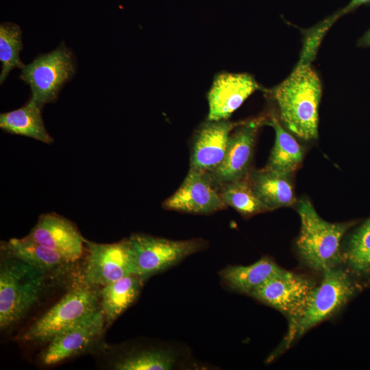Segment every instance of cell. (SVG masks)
Here are the masks:
<instances>
[{"label":"cell","instance_id":"6da1fadb","mask_svg":"<svg viewBox=\"0 0 370 370\" xmlns=\"http://www.w3.org/2000/svg\"><path fill=\"white\" fill-rule=\"evenodd\" d=\"M271 92L282 125L301 140H316L321 86L311 62L299 59L289 76Z\"/></svg>","mask_w":370,"mask_h":370},{"label":"cell","instance_id":"7a4b0ae2","mask_svg":"<svg viewBox=\"0 0 370 370\" xmlns=\"http://www.w3.org/2000/svg\"><path fill=\"white\" fill-rule=\"evenodd\" d=\"M297 207L301 227L296 248L301 260L312 270L320 272L338 266L343 260L341 240L354 223L325 221L305 197Z\"/></svg>","mask_w":370,"mask_h":370},{"label":"cell","instance_id":"3957f363","mask_svg":"<svg viewBox=\"0 0 370 370\" xmlns=\"http://www.w3.org/2000/svg\"><path fill=\"white\" fill-rule=\"evenodd\" d=\"M48 278L26 262L3 254L0 263V328L22 319L38 301Z\"/></svg>","mask_w":370,"mask_h":370},{"label":"cell","instance_id":"277c9868","mask_svg":"<svg viewBox=\"0 0 370 370\" xmlns=\"http://www.w3.org/2000/svg\"><path fill=\"white\" fill-rule=\"evenodd\" d=\"M322 273V279L311 291L302 312L289 326L285 346L333 315L352 296L354 286L346 271L337 266Z\"/></svg>","mask_w":370,"mask_h":370},{"label":"cell","instance_id":"5b68a950","mask_svg":"<svg viewBox=\"0 0 370 370\" xmlns=\"http://www.w3.org/2000/svg\"><path fill=\"white\" fill-rule=\"evenodd\" d=\"M100 292L83 282L71 288L37 319L22 339L35 343H48L58 333L100 309Z\"/></svg>","mask_w":370,"mask_h":370},{"label":"cell","instance_id":"8992f818","mask_svg":"<svg viewBox=\"0 0 370 370\" xmlns=\"http://www.w3.org/2000/svg\"><path fill=\"white\" fill-rule=\"evenodd\" d=\"M75 56L64 42L54 50L40 53L21 69L19 78L31 90V98L43 107L55 102L60 90L75 75Z\"/></svg>","mask_w":370,"mask_h":370},{"label":"cell","instance_id":"52a82bcc","mask_svg":"<svg viewBox=\"0 0 370 370\" xmlns=\"http://www.w3.org/2000/svg\"><path fill=\"white\" fill-rule=\"evenodd\" d=\"M134 274L145 280L162 272L205 246L201 239L175 241L144 234L128 238Z\"/></svg>","mask_w":370,"mask_h":370},{"label":"cell","instance_id":"ba28073f","mask_svg":"<svg viewBox=\"0 0 370 370\" xmlns=\"http://www.w3.org/2000/svg\"><path fill=\"white\" fill-rule=\"evenodd\" d=\"M314 286L309 278L284 269L249 295L284 314L291 326L302 312Z\"/></svg>","mask_w":370,"mask_h":370},{"label":"cell","instance_id":"9c48e42d","mask_svg":"<svg viewBox=\"0 0 370 370\" xmlns=\"http://www.w3.org/2000/svg\"><path fill=\"white\" fill-rule=\"evenodd\" d=\"M88 255L83 282L92 287L105 286L134 274L127 238L114 243H97L84 238Z\"/></svg>","mask_w":370,"mask_h":370},{"label":"cell","instance_id":"30bf717a","mask_svg":"<svg viewBox=\"0 0 370 370\" xmlns=\"http://www.w3.org/2000/svg\"><path fill=\"white\" fill-rule=\"evenodd\" d=\"M219 187L209 172L190 168L179 188L164 201L162 207L189 214H212L227 207Z\"/></svg>","mask_w":370,"mask_h":370},{"label":"cell","instance_id":"8fae6325","mask_svg":"<svg viewBox=\"0 0 370 370\" xmlns=\"http://www.w3.org/2000/svg\"><path fill=\"white\" fill-rule=\"evenodd\" d=\"M267 117L262 115L241 121L232 130L223 162L210 173L219 186L249 174L258 130L266 125Z\"/></svg>","mask_w":370,"mask_h":370},{"label":"cell","instance_id":"7c38bea8","mask_svg":"<svg viewBox=\"0 0 370 370\" xmlns=\"http://www.w3.org/2000/svg\"><path fill=\"white\" fill-rule=\"evenodd\" d=\"M106 324L101 309L67 327L48 343L40 356L42 363L51 366L85 352L101 337Z\"/></svg>","mask_w":370,"mask_h":370},{"label":"cell","instance_id":"4fadbf2b","mask_svg":"<svg viewBox=\"0 0 370 370\" xmlns=\"http://www.w3.org/2000/svg\"><path fill=\"white\" fill-rule=\"evenodd\" d=\"M260 88L254 77L248 73L223 72L217 75L207 96V119H229L245 100Z\"/></svg>","mask_w":370,"mask_h":370},{"label":"cell","instance_id":"5bb4252c","mask_svg":"<svg viewBox=\"0 0 370 370\" xmlns=\"http://www.w3.org/2000/svg\"><path fill=\"white\" fill-rule=\"evenodd\" d=\"M240 123L206 119L194 136L190 168L209 173L216 170L225 158L231 132Z\"/></svg>","mask_w":370,"mask_h":370},{"label":"cell","instance_id":"9a60e30c","mask_svg":"<svg viewBox=\"0 0 370 370\" xmlns=\"http://www.w3.org/2000/svg\"><path fill=\"white\" fill-rule=\"evenodd\" d=\"M27 236L74 262L82 256L84 238L71 221L54 212L41 214Z\"/></svg>","mask_w":370,"mask_h":370},{"label":"cell","instance_id":"2e32d148","mask_svg":"<svg viewBox=\"0 0 370 370\" xmlns=\"http://www.w3.org/2000/svg\"><path fill=\"white\" fill-rule=\"evenodd\" d=\"M1 251L4 255L26 262L47 277L64 274L74 263L60 253L34 241L27 235L3 242Z\"/></svg>","mask_w":370,"mask_h":370},{"label":"cell","instance_id":"e0dca14e","mask_svg":"<svg viewBox=\"0 0 370 370\" xmlns=\"http://www.w3.org/2000/svg\"><path fill=\"white\" fill-rule=\"evenodd\" d=\"M249 179L256 195L269 211L297 203L293 175L264 166L252 169Z\"/></svg>","mask_w":370,"mask_h":370},{"label":"cell","instance_id":"ac0fdd59","mask_svg":"<svg viewBox=\"0 0 370 370\" xmlns=\"http://www.w3.org/2000/svg\"><path fill=\"white\" fill-rule=\"evenodd\" d=\"M266 125L274 129L275 139L265 167L293 175L304 160V148L282 125L274 113L268 116Z\"/></svg>","mask_w":370,"mask_h":370},{"label":"cell","instance_id":"d6986e66","mask_svg":"<svg viewBox=\"0 0 370 370\" xmlns=\"http://www.w3.org/2000/svg\"><path fill=\"white\" fill-rule=\"evenodd\" d=\"M42 108L32 98L21 108L1 113L0 127L10 134L29 137L46 144L53 138L47 131L42 116Z\"/></svg>","mask_w":370,"mask_h":370},{"label":"cell","instance_id":"ffe728a7","mask_svg":"<svg viewBox=\"0 0 370 370\" xmlns=\"http://www.w3.org/2000/svg\"><path fill=\"white\" fill-rule=\"evenodd\" d=\"M145 280L132 274L102 287L100 291V307L106 324L110 325L138 297Z\"/></svg>","mask_w":370,"mask_h":370},{"label":"cell","instance_id":"44dd1931","mask_svg":"<svg viewBox=\"0 0 370 370\" xmlns=\"http://www.w3.org/2000/svg\"><path fill=\"white\" fill-rule=\"evenodd\" d=\"M284 270L271 259L263 257L248 266H229L222 269L219 275L231 289L250 295L258 286Z\"/></svg>","mask_w":370,"mask_h":370},{"label":"cell","instance_id":"7402d4cb","mask_svg":"<svg viewBox=\"0 0 370 370\" xmlns=\"http://www.w3.org/2000/svg\"><path fill=\"white\" fill-rule=\"evenodd\" d=\"M219 190L226 206L233 208L244 217L269 211L254 192L249 175L220 185Z\"/></svg>","mask_w":370,"mask_h":370},{"label":"cell","instance_id":"603a6c76","mask_svg":"<svg viewBox=\"0 0 370 370\" xmlns=\"http://www.w3.org/2000/svg\"><path fill=\"white\" fill-rule=\"evenodd\" d=\"M23 49L22 30L19 25L5 22L0 25V61L1 72L0 84L6 79L11 71L22 69L25 64L20 59L19 53Z\"/></svg>","mask_w":370,"mask_h":370},{"label":"cell","instance_id":"cb8c5ba5","mask_svg":"<svg viewBox=\"0 0 370 370\" xmlns=\"http://www.w3.org/2000/svg\"><path fill=\"white\" fill-rule=\"evenodd\" d=\"M177 359L169 350L149 349L128 354L114 364L118 370H169L174 367Z\"/></svg>","mask_w":370,"mask_h":370},{"label":"cell","instance_id":"d4e9b609","mask_svg":"<svg viewBox=\"0 0 370 370\" xmlns=\"http://www.w3.org/2000/svg\"><path fill=\"white\" fill-rule=\"evenodd\" d=\"M342 258L356 272L370 270V217L349 237Z\"/></svg>","mask_w":370,"mask_h":370},{"label":"cell","instance_id":"484cf974","mask_svg":"<svg viewBox=\"0 0 370 370\" xmlns=\"http://www.w3.org/2000/svg\"><path fill=\"white\" fill-rule=\"evenodd\" d=\"M370 3V0H351L343 9L336 12L338 18L357 9L361 5Z\"/></svg>","mask_w":370,"mask_h":370},{"label":"cell","instance_id":"4316f807","mask_svg":"<svg viewBox=\"0 0 370 370\" xmlns=\"http://www.w3.org/2000/svg\"><path fill=\"white\" fill-rule=\"evenodd\" d=\"M358 45L362 47H370V29L358 40Z\"/></svg>","mask_w":370,"mask_h":370}]
</instances>
